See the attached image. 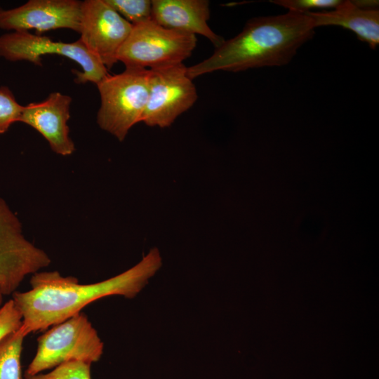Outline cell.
Here are the masks:
<instances>
[{
  "instance_id": "cell-1",
  "label": "cell",
  "mask_w": 379,
  "mask_h": 379,
  "mask_svg": "<svg viewBox=\"0 0 379 379\" xmlns=\"http://www.w3.org/2000/svg\"><path fill=\"white\" fill-rule=\"evenodd\" d=\"M161 265L160 253L154 248L131 268L93 284H79L76 277H63L58 271L36 272L32 275L29 290L13 293L22 318L18 331L24 337L46 331L107 296L134 298Z\"/></svg>"
},
{
  "instance_id": "cell-2",
  "label": "cell",
  "mask_w": 379,
  "mask_h": 379,
  "mask_svg": "<svg viewBox=\"0 0 379 379\" xmlns=\"http://www.w3.org/2000/svg\"><path fill=\"white\" fill-rule=\"evenodd\" d=\"M312 19L307 13L259 16L248 20L241 32L225 40L213 53L187 67L194 79L215 71L241 72L288 64L298 50L314 35Z\"/></svg>"
},
{
  "instance_id": "cell-3",
  "label": "cell",
  "mask_w": 379,
  "mask_h": 379,
  "mask_svg": "<svg viewBox=\"0 0 379 379\" xmlns=\"http://www.w3.org/2000/svg\"><path fill=\"white\" fill-rule=\"evenodd\" d=\"M149 69L126 68L96 85L100 96L97 123L100 128L123 141L129 130L141 122L147 102Z\"/></svg>"
},
{
  "instance_id": "cell-4",
  "label": "cell",
  "mask_w": 379,
  "mask_h": 379,
  "mask_svg": "<svg viewBox=\"0 0 379 379\" xmlns=\"http://www.w3.org/2000/svg\"><path fill=\"white\" fill-rule=\"evenodd\" d=\"M104 345L82 312L51 326L37 339L36 354L25 375H34L72 361H98Z\"/></svg>"
},
{
  "instance_id": "cell-5",
  "label": "cell",
  "mask_w": 379,
  "mask_h": 379,
  "mask_svg": "<svg viewBox=\"0 0 379 379\" xmlns=\"http://www.w3.org/2000/svg\"><path fill=\"white\" fill-rule=\"evenodd\" d=\"M197 36L161 27L150 20L135 25L120 48L117 61L126 68L154 69L183 63Z\"/></svg>"
},
{
  "instance_id": "cell-6",
  "label": "cell",
  "mask_w": 379,
  "mask_h": 379,
  "mask_svg": "<svg viewBox=\"0 0 379 379\" xmlns=\"http://www.w3.org/2000/svg\"><path fill=\"white\" fill-rule=\"evenodd\" d=\"M58 55L77 62L82 71H74L75 82L98 84L107 74V69L80 39L66 43L55 41L27 31L10 32L0 36V57L6 60L29 61L41 66V56Z\"/></svg>"
},
{
  "instance_id": "cell-7",
  "label": "cell",
  "mask_w": 379,
  "mask_h": 379,
  "mask_svg": "<svg viewBox=\"0 0 379 379\" xmlns=\"http://www.w3.org/2000/svg\"><path fill=\"white\" fill-rule=\"evenodd\" d=\"M51 258L23 235L21 222L0 197V291L13 294L29 275L51 264Z\"/></svg>"
},
{
  "instance_id": "cell-8",
  "label": "cell",
  "mask_w": 379,
  "mask_h": 379,
  "mask_svg": "<svg viewBox=\"0 0 379 379\" xmlns=\"http://www.w3.org/2000/svg\"><path fill=\"white\" fill-rule=\"evenodd\" d=\"M183 64L149 69V89L141 122L149 126H170L197 100L193 80Z\"/></svg>"
},
{
  "instance_id": "cell-9",
  "label": "cell",
  "mask_w": 379,
  "mask_h": 379,
  "mask_svg": "<svg viewBox=\"0 0 379 379\" xmlns=\"http://www.w3.org/2000/svg\"><path fill=\"white\" fill-rule=\"evenodd\" d=\"M133 25L105 0L81 1L80 40L108 69L117 62V53Z\"/></svg>"
},
{
  "instance_id": "cell-10",
  "label": "cell",
  "mask_w": 379,
  "mask_h": 379,
  "mask_svg": "<svg viewBox=\"0 0 379 379\" xmlns=\"http://www.w3.org/2000/svg\"><path fill=\"white\" fill-rule=\"evenodd\" d=\"M81 1L77 0H29L20 6H0V29L11 31L36 30L37 35L58 29L79 33Z\"/></svg>"
},
{
  "instance_id": "cell-11",
  "label": "cell",
  "mask_w": 379,
  "mask_h": 379,
  "mask_svg": "<svg viewBox=\"0 0 379 379\" xmlns=\"http://www.w3.org/2000/svg\"><path fill=\"white\" fill-rule=\"evenodd\" d=\"M71 102L70 96L53 92L41 102L23 106L19 122L38 131L57 154L71 155L75 150L67 125Z\"/></svg>"
},
{
  "instance_id": "cell-12",
  "label": "cell",
  "mask_w": 379,
  "mask_h": 379,
  "mask_svg": "<svg viewBox=\"0 0 379 379\" xmlns=\"http://www.w3.org/2000/svg\"><path fill=\"white\" fill-rule=\"evenodd\" d=\"M152 20L165 28L181 33L201 35L215 46L225 39L208 26V0H152Z\"/></svg>"
},
{
  "instance_id": "cell-13",
  "label": "cell",
  "mask_w": 379,
  "mask_h": 379,
  "mask_svg": "<svg viewBox=\"0 0 379 379\" xmlns=\"http://www.w3.org/2000/svg\"><path fill=\"white\" fill-rule=\"evenodd\" d=\"M306 13L312 19L315 27L340 26L353 32L372 49L379 44L378 1L343 0L331 11Z\"/></svg>"
},
{
  "instance_id": "cell-14",
  "label": "cell",
  "mask_w": 379,
  "mask_h": 379,
  "mask_svg": "<svg viewBox=\"0 0 379 379\" xmlns=\"http://www.w3.org/2000/svg\"><path fill=\"white\" fill-rule=\"evenodd\" d=\"M25 338L17 330L0 341V379H22L20 360Z\"/></svg>"
},
{
  "instance_id": "cell-15",
  "label": "cell",
  "mask_w": 379,
  "mask_h": 379,
  "mask_svg": "<svg viewBox=\"0 0 379 379\" xmlns=\"http://www.w3.org/2000/svg\"><path fill=\"white\" fill-rule=\"evenodd\" d=\"M105 1L132 25L152 20V0H105Z\"/></svg>"
},
{
  "instance_id": "cell-16",
  "label": "cell",
  "mask_w": 379,
  "mask_h": 379,
  "mask_svg": "<svg viewBox=\"0 0 379 379\" xmlns=\"http://www.w3.org/2000/svg\"><path fill=\"white\" fill-rule=\"evenodd\" d=\"M91 365L81 361H68L47 373L25 375L24 379H91Z\"/></svg>"
},
{
  "instance_id": "cell-17",
  "label": "cell",
  "mask_w": 379,
  "mask_h": 379,
  "mask_svg": "<svg viewBox=\"0 0 379 379\" xmlns=\"http://www.w3.org/2000/svg\"><path fill=\"white\" fill-rule=\"evenodd\" d=\"M22 109L23 106L18 102L11 90L8 86H0V134L19 122Z\"/></svg>"
},
{
  "instance_id": "cell-18",
  "label": "cell",
  "mask_w": 379,
  "mask_h": 379,
  "mask_svg": "<svg viewBox=\"0 0 379 379\" xmlns=\"http://www.w3.org/2000/svg\"><path fill=\"white\" fill-rule=\"evenodd\" d=\"M22 315L13 299L0 307V341L7 335L19 329Z\"/></svg>"
},
{
  "instance_id": "cell-19",
  "label": "cell",
  "mask_w": 379,
  "mask_h": 379,
  "mask_svg": "<svg viewBox=\"0 0 379 379\" xmlns=\"http://www.w3.org/2000/svg\"><path fill=\"white\" fill-rule=\"evenodd\" d=\"M343 0H270V3L287 8L288 11L306 13L312 9H329L337 7Z\"/></svg>"
},
{
  "instance_id": "cell-20",
  "label": "cell",
  "mask_w": 379,
  "mask_h": 379,
  "mask_svg": "<svg viewBox=\"0 0 379 379\" xmlns=\"http://www.w3.org/2000/svg\"><path fill=\"white\" fill-rule=\"evenodd\" d=\"M3 295L0 291V305H1V302H2V300H3Z\"/></svg>"
}]
</instances>
